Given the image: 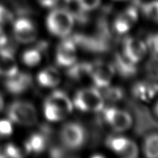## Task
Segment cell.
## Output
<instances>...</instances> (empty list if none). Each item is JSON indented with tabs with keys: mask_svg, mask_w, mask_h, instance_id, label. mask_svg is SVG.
I'll list each match as a JSON object with an SVG mask.
<instances>
[{
	"mask_svg": "<svg viewBox=\"0 0 158 158\" xmlns=\"http://www.w3.org/2000/svg\"><path fill=\"white\" fill-rule=\"evenodd\" d=\"M74 19L72 14L66 9H53L49 14L46 25L49 32L56 36L65 37L69 35L73 28Z\"/></svg>",
	"mask_w": 158,
	"mask_h": 158,
	"instance_id": "6da1fadb",
	"label": "cell"
},
{
	"mask_svg": "<svg viewBox=\"0 0 158 158\" xmlns=\"http://www.w3.org/2000/svg\"><path fill=\"white\" fill-rule=\"evenodd\" d=\"M73 104L83 112H100L104 107V99L95 88H84L77 91Z\"/></svg>",
	"mask_w": 158,
	"mask_h": 158,
	"instance_id": "7a4b0ae2",
	"label": "cell"
},
{
	"mask_svg": "<svg viewBox=\"0 0 158 158\" xmlns=\"http://www.w3.org/2000/svg\"><path fill=\"white\" fill-rule=\"evenodd\" d=\"M7 116L9 120L22 126H33L37 122V112L30 103L14 101L8 106Z\"/></svg>",
	"mask_w": 158,
	"mask_h": 158,
	"instance_id": "3957f363",
	"label": "cell"
},
{
	"mask_svg": "<svg viewBox=\"0 0 158 158\" xmlns=\"http://www.w3.org/2000/svg\"><path fill=\"white\" fill-rule=\"evenodd\" d=\"M60 138L63 146L70 151L81 148L86 140L84 127L75 122L67 123L63 126L60 132Z\"/></svg>",
	"mask_w": 158,
	"mask_h": 158,
	"instance_id": "277c9868",
	"label": "cell"
},
{
	"mask_svg": "<svg viewBox=\"0 0 158 158\" xmlns=\"http://www.w3.org/2000/svg\"><path fill=\"white\" fill-rule=\"evenodd\" d=\"M103 110V117L116 132H123L129 129L133 123L128 112L115 107H106Z\"/></svg>",
	"mask_w": 158,
	"mask_h": 158,
	"instance_id": "5b68a950",
	"label": "cell"
},
{
	"mask_svg": "<svg viewBox=\"0 0 158 158\" xmlns=\"http://www.w3.org/2000/svg\"><path fill=\"white\" fill-rule=\"evenodd\" d=\"M115 72L114 65L102 60L96 61L92 63L90 78L97 87L105 88L110 85Z\"/></svg>",
	"mask_w": 158,
	"mask_h": 158,
	"instance_id": "8992f818",
	"label": "cell"
},
{
	"mask_svg": "<svg viewBox=\"0 0 158 158\" xmlns=\"http://www.w3.org/2000/svg\"><path fill=\"white\" fill-rule=\"evenodd\" d=\"M13 34L19 43H30L36 39L37 30L31 20L22 17L14 22Z\"/></svg>",
	"mask_w": 158,
	"mask_h": 158,
	"instance_id": "52a82bcc",
	"label": "cell"
},
{
	"mask_svg": "<svg viewBox=\"0 0 158 158\" xmlns=\"http://www.w3.org/2000/svg\"><path fill=\"white\" fill-rule=\"evenodd\" d=\"M56 60L59 66L69 67L77 60V47L72 39L63 40L57 47Z\"/></svg>",
	"mask_w": 158,
	"mask_h": 158,
	"instance_id": "ba28073f",
	"label": "cell"
},
{
	"mask_svg": "<svg viewBox=\"0 0 158 158\" xmlns=\"http://www.w3.org/2000/svg\"><path fill=\"white\" fill-rule=\"evenodd\" d=\"M148 47L144 42L134 37H127L123 41V53L137 64L145 56Z\"/></svg>",
	"mask_w": 158,
	"mask_h": 158,
	"instance_id": "9c48e42d",
	"label": "cell"
},
{
	"mask_svg": "<svg viewBox=\"0 0 158 158\" xmlns=\"http://www.w3.org/2000/svg\"><path fill=\"white\" fill-rule=\"evenodd\" d=\"M32 85V77L29 73L17 72L14 75L7 77L5 86L12 94H20L26 92Z\"/></svg>",
	"mask_w": 158,
	"mask_h": 158,
	"instance_id": "30bf717a",
	"label": "cell"
},
{
	"mask_svg": "<svg viewBox=\"0 0 158 158\" xmlns=\"http://www.w3.org/2000/svg\"><path fill=\"white\" fill-rule=\"evenodd\" d=\"M138 12L136 8L129 7L117 15L114 23V28L118 34H125L137 23Z\"/></svg>",
	"mask_w": 158,
	"mask_h": 158,
	"instance_id": "8fae6325",
	"label": "cell"
},
{
	"mask_svg": "<svg viewBox=\"0 0 158 158\" xmlns=\"http://www.w3.org/2000/svg\"><path fill=\"white\" fill-rule=\"evenodd\" d=\"M17 72L18 67L12 48L0 47V76L9 77Z\"/></svg>",
	"mask_w": 158,
	"mask_h": 158,
	"instance_id": "7c38bea8",
	"label": "cell"
},
{
	"mask_svg": "<svg viewBox=\"0 0 158 158\" xmlns=\"http://www.w3.org/2000/svg\"><path fill=\"white\" fill-rule=\"evenodd\" d=\"M132 93L136 98L143 101H148L158 94V83L152 81H141L135 83Z\"/></svg>",
	"mask_w": 158,
	"mask_h": 158,
	"instance_id": "4fadbf2b",
	"label": "cell"
},
{
	"mask_svg": "<svg viewBox=\"0 0 158 158\" xmlns=\"http://www.w3.org/2000/svg\"><path fill=\"white\" fill-rule=\"evenodd\" d=\"M114 69L125 78L133 77L137 73L136 63L130 60L123 53H117L114 56Z\"/></svg>",
	"mask_w": 158,
	"mask_h": 158,
	"instance_id": "5bb4252c",
	"label": "cell"
},
{
	"mask_svg": "<svg viewBox=\"0 0 158 158\" xmlns=\"http://www.w3.org/2000/svg\"><path fill=\"white\" fill-rule=\"evenodd\" d=\"M46 101L55 106L60 111L66 115L72 112L73 109V104L66 93L62 90H55L49 96Z\"/></svg>",
	"mask_w": 158,
	"mask_h": 158,
	"instance_id": "9a60e30c",
	"label": "cell"
},
{
	"mask_svg": "<svg viewBox=\"0 0 158 158\" xmlns=\"http://www.w3.org/2000/svg\"><path fill=\"white\" fill-rule=\"evenodd\" d=\"M60 73L53 67H48L43 69L37 77L39 83L44 87H54L60 83Z\"/></svg>",
	"mask_w": 158,
	"mask_h": 158,
	"instance_id": "2e32d148",
	"label": "cell"
},
{
	"mask_svg": "<svg viewBox=\"0 0 158 158\" xmlns=\"http://www.w3.org/2000/svg\"><path fill=\"white\" fill-rule=\"evenodd\" d=\"M92 63H80L73 64L67 70L68 77L76 81H82L87 77H90Z\"/></svg>",
	"mask_w": 158,
	"mask_h": 158,
	"instance_id": "e0dca14e",
	"label": "cell"
},
{
	"mask_svg": "<svg viewBox=\"0 0 158 158\" xmlns=\"http://www.w3.org/2000/svg\"><path fill=\"white\" fill-rule=\"evenodd\" d=\"M46 143L47 140L44 133H35L32 134L26 140L25 147L27 152L40 154L46 149Z\"/></svg>",
	"mask_w": 158,
	"mask_h": 158,
	"instance_id": "ac0fdd59",
	"label": "cell"
},
{
	"mask_svg": "<svg viewBox=\"0 0 158 158\" xmlns=\"http://www.w3.org/2000/svg\"><path fill=\"white\" fill-rule=\"evenodd\" d=\"M145 156L149 158H158V134L153 133L147 136L143 144Z\"/></svg>",
	"mask_w": 158,
	"mask_h": 158,
	"instance_id": "d6986e66",
	"label": "cell"
},
{
	"mask_svg": "<svg viewBox=\"0 0 158 158\" xmlns=\"http://www.w3.org/2000/svg\"><path fill=\"white\" fill-rule=\"evenodd\" d=\"M42 59L40 48H32L25 51L22 56L23 62L28 66H35L40 63Z\"/></svg>",
	"mask_w": 158,
	"mask_h": 158,
	"instance_id": "ffe728a7",
	"label": "cell"
},
{
	"mask_svg": "<svg viewBox=\"0 0 158 158\" xmlns=\"http://www.w3.org/2000/svg\"><path fill=\"white\" fill-rule=\"evenodd\" d=\"M44 114L48 120L52 122L60 121L66 117V114L60 111L49 102L46 101L44 103Z\"/></svg>",
	"mask_w": 158,
	"mask_h": 158,
	"instance_id": "44dd1931",
	"label": "cell"
},
{
	"mask_svg": "<svg viewBox=\"0 0 158 158\" xmlns=\"http://www.w3.org/2000/svg\"><path fill=\"white\" fill-rule=\"evenodd\" d=\"M128 140L127 137H122V136H116V137H110L106 140V144L107 146L114 151L115 153L120 155L123 151L125 145L127 143Z\"/></svg>",
	"mask_w": 158,
	"mask_h": 158,
	"instance_id": "7402d4cb",
	"label": "cell"
},
{
	"mask_svg": "<svg viewBox=\"0 0 158 158\" xmlns=\"http://www.w3.org/2000/svg\"><path fill=\"white\" fill-rule=\"evenodd\" d=\"M142 11L147 18L158 23V0H154L143 4L142 6Z\"/></svg>",
	"mask_w": 158,
	"mask_h": 158,
	"instance_id": "603a6c76",
	"label": "cell"
},
{
	"mask_svg": "<svg viewBox=\"0 0 158 158\" xmlns=\"http://www.w3.org/2000/svg\"><path fill=\"white\" fill-rule=\"evenodd\" d=\"M146 73L152 81L158 83V56L152 54L146 63Z\"/></svg>",
	"mask_w": 158,
	"mask_h": 158,
	"instance_id": "cb8c5ba5",
	"label": "cell"
},
{
	"mask_svg": "<svg viewBox=\"0 0 158 158\" xmlns=\"http://www.w3.org/2000/svg\"><path fill=\"white\" fill-rule=\"evenodd\" d=\"M103 99H106L108 101L110 102H117L119 100H122L124 97V93L123 89H120V87H105L104 91L103 94Z\"/></svg>",
	"mask_w": 158,
	"mask_h": 158,
	"instance_id": "d4e9b609",
	"label": "cell"
},
{
	"mask_svg": "<svg viewBox=\"0 0 158 158\" xmlns=\"http://www.w3.org/2000/svg\"><path fill=\"white\" fill-rule=\"evenodd\" d=\"M121 157L126 158H135L138 156V148L133 140H128L123 151L120 154Z\"/></svg>",
	"mask_w": 158,
	"mask_h": 158,
	"instance_id": "484cf974",
	"label": "cell"
},
{
	"mask_svg": "<svg viewBox=\"0 0 158 158\" xmlns=\"http://www.w3.org/2000/svg\"><path fill=\"white\" fill-rule=\"evenodd\" d=\"M22 152L20 151L19 148H17L15 145L12 143H9L6 145L5 148L3 149L2 154H1V157H21Z\"/></svg>",
	"mask_w": 158,
	"mask_h": 158,
	"instance_id": "4316f807",
	"label": "cell"
},
{
	"mask_svg": "<svg viewBox=\"0 0 158 158\" xmlns=\"http://www.w3.org/2000/svg\"><path fill=\"white\" fill-rule=\"evenodd\" d=\"M145 43L154 55H158V32L148 35Z\"/></svg>",
	"mask_w": 158,
	"mask_h": 158,
	"instance_id": "83f0119b",
	"label": "cell"
},
{
	"mask_svg": "<svg viewBox=\"0 0 158 158\" xmlns=\"http://www.w3.org/2000/svg\"><path fill=\"white\" fill-rule=\"evenodd\" d=\"M77 1L85 12L97 9L100 3V0H77Z\"/></svg>",
	"mask_w": 158,
	"mask_h": 158,
	"instance_id": "f1b7e54d",
	"label": "cell"
},
{
	"mask_svg": "<svg viewBox=\"0 0 158 158\" xmlns=\"http://www.w3.org/2000/svg\"><path fill=\"white\" fill-rule=\"evenodd\" d=\"M12 133V126L9 120H0V137H8Z\"/></svg>",
	"mask_w": 158,
	"mask_h": 158,
	"instance_id": "f546056e",
	"label": "cell"
},
{
	"mask_svg": "<svg viewBox=\"0 0 158 158\" xmlns=\"http://www.w3.org/2000/svg\"><path fill=\"white\" fill-rule=\"evenodd\" d=\"M13 19L12 13L5 6L0 4V25L9 23Z\"/></svg>",
	"mask_w": 158,
	"mask_h": 158,
	"instance_id": "4dcf8cb0",
	"label": "cell"
},
{
	"mask_svg": "<svg viewBox=\"0 0 158 158\" xmlns=\"http://www.w3.org/2000/svg\"><path fill=\"white\" fill-rule=\"evenodd\" d=\"M8 37L0 26V47L6 46L8 44Z\"/></svg>",
	"mask_w": 158,
	"mask_h": 158,
	"instance_id": "1f68e13d",
	"label": "cell"
},
{
	"mask_svg": "<svg viewBox=\"0 0 158 158\" xmlns=\"http://www.w3.org/2000/svg\"><path fill=\"white\" fill-rule=\"evenodd\" d=\"M39 1H40V4L44 7L51 8L56 5L59 0H39Z\"/></svg>",
	"mask_w": 158,
	"mask_h": 158,
	"instance_id": "d6a6232c",
	"label": "cell"
},
{
	"mask_svg": "<svg viewBox=\"0 0 158 158\" xmlns=\"http://www.w3.org/2000/svg\"><path fill=\"white\" fill-rule=\"evenodd\" d=\"M4 108V100H3L2 96L0 94V111H2Z\"/></svg>",
	"mask_w": 158,
	"mask_h": 158,
	"instance_id": "836d02e7",
	"label": "cell"
},
{
	"mask_svg": "<svg viewBox=\"0 0 158 158\" xmlns=\"http://www.w3.org/2000/svg\"><path fill=\"white\" fill-rule=\"evenodd\" d=\"M154 113H155V114L157 115V117H158V101L157 103H156L155 106H154Z\"/></svg>",
	"mask_w": 158,
	"mask_h": 158,
	"instance_id": "e575fe53",
	"label": "cell"
},
{
	"mask_svg": "<svg viewBox=\"0 0 158 158\" xmlns=\"http://www.w3.org/2000/svg\"><path fill=\"white\" fill-rule=\"evenodd\" d=\"M118 1H119V0H118Z\"/></svg>",
	"mask_w": 158,
	"mask_h": 158,
	"instance_id": "d590c367",
	"label": "cell"
}]
</instances>
